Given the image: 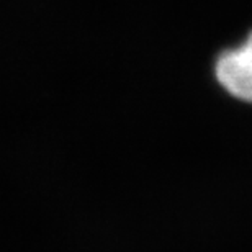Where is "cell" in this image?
Listing matches in <instances>:
<instances>
[{
	"instance_id": "cell-1",
	"label": "cell",
	"mask_w": 252,
	"mask_h": 252,
	"mask_svg": "<svg viewBox=\"0 0 252 252\" xmlns=\"http://www.w3.org/2000/svg\"><path fill=\"white\" fill-rule=\"evenodd\" d=\"M215 70L220 84L231 95L252 102V33L243 46L221 54Z\"/></svg>"
}]
</instances>
